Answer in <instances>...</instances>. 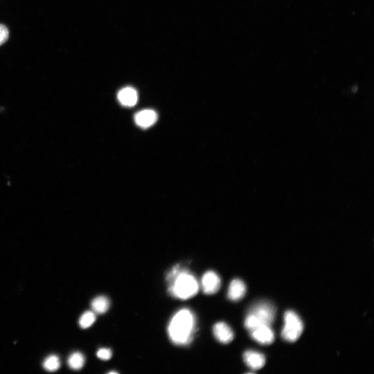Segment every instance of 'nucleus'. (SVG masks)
<instances>
[{
  "instance_id": "obj_1",
  "label": "nucleus",
  "mask_w": 374,
  "mask_h": 374,
  "mask_svg": "<svg viewBox=\"0 0 374 374\" xmlns=\"http://www.w3.org/2000/svg\"><path fill=\"white\" fill-rule=\"evenodd\" d=\"M166 279L169 284L168 291L175 298L188 299L197 295L199 291L197 279L188 271L182 269L179 264L173 267Z\"/></svg>"
},
{
  "instance_id": "obj_2",
  "label": "nucleus",
  "mask_w": 374,
  "mask_h": 374,
  "mask_svg": "<svg viewBox=\"0 0 374 374\" xmlns=\"http://www.w3.org/2000/svg\"><path fill=\"white\" fill-rule=\"evenodd\" d=\"M195 330V318L187 309L178 311L172 317L168 332L170 340L179 346L188 345L192 341Z\"/></svg>"
},
{
  "instance_id": "obj_3",
  "label": "nucleus",
  "mask_w": 374,
  "mask_h": 374,
  "mask_svg": "<svg viewBox=\"0 0 374 374\" xmlns=\"http://www.w3.org/2000/svg\"><path fill=\"white\" fill-rule=\"evenodd\" d=\"M275 313L274 307L269 302H258L249 309L245 320V327L251 331L260 326H270L274 320Z\"/></svg>"
},
{
  "instance_id": "obj_4",
  "label": "nucleus",
  "mask_w": 374,
  "mask_h": 374,
  "mask_svg": "<svg viewBox=\"0 0 374 374\" xmlns=\"http://www.w3.org/2000/svg\"><path fill=\"white\" fill-rule=\"evenodd\" d=\"M285 325L282 331L284 340L293 343L297 341L303 332L304 326L299 316L293 311L284 314Z\"/></svg>"
},
{
  "instance_id": "obj_5",
  "label": "nucleus",
  "mask_w": 374,
  "mask_h": 374,
  "mask_svg": "<svg viewBox=\"0 0 374 374\" xmlns=\"http://www.w3.org/2000/svg\"><path fill=\"white\" fill-rule=\"evenodd\" d=\"M201 283L204 293L212 295L217 293L220 289L221 280L215 272L209 271L203 275Z\"/></svg>"
},
{
  "instance_id": "obj_6",
  "label": "nucleus",
  "mask_w": 374,
  "mask_h": 374,
  "mask_svg": "<svg viewBox=\"0 0 374 374\" xmlns=\"http://www.w3.org/2000/svg\"><path fill=\"white\" fill-rule=\"evenodd\" d=\"M157 113L152 110L141 111L134 116V120L137 126L142 129H148L154 125L157 120Z\"/></svg>"
},
{
  "instance_id": "obj_7",
  "label": "nucleus",
  "mask_w": 374,
  "mask_h": 374,
  "mask_svg": "<svg viewBox=\"0 0 374 374\" xmlns=\"http://www.w3.org/2000/svg\"><path fill=\"white\" fill-rule=\"evenodd\" d=\"M250 332L253 339L261 345H270L274 342V333L270 326H260Z\"/></svg>"
},
{
  "instance_id": "obj_8",
  "label": "nucleus",
  "mask_w": 374,
  "mask_h": 374,
  "mask_svg": "<svg viewBox=\"0 0 374 374\" xmlns=\"http://www.w3.org/2000/svg\"><path fill=\"white\" fill-rule=\"evenodd\" d=\"M118 99L120 103L126 108H132L138 101V93L132 87H126L121 89L118 93Z\"/></svg>"
},
{
  "instance_id": "obj_9",
  "label": "nucleus",
  "mask_w": 374,
  "mask_h": 374,
  "mask_svg": "<svg viewBox=\"0 0 374 374\" xmlns=\"http://www.w3.org/2000/svg\"><path fill=\"white\" fill-rule=\"evenodd\" d=\"M213 333L217 339L224 344H227L232 342L234 338L233 330L224 323H219L216 324L213 327Z\"/></svg>"
},
{
  "instance_id": "obj_10",
  "label": "nucleus",
  "mask_w": 374,
  "mask_h": 374,
  "mask_svg": "<svg viewBox=\"0 0 374 374\" xmlns=\"http://www.w3.org/2000/svg\"><path fill=\"white\" fill-rule=\"evenodd\" d=\"M243 359L246 364L253 370L261 369L265 363V359L262 354L252 350L244 352Z\"/></svg>"
},
{
  "instance_id": "obj_11",
  "label": "nucleus",
  "mask_w": 374,
  "mask_h": 374,
  "mask_svg": "<svg viewBox=\"0 0 374 374\" xmlns=\"http://www.w3.org/2000/svg\"><path fill=\"white\" fill-rule=\"evenodd\" d=\"M246 286L244 282L240 279H235L231 282L228 292V298L234 301L242 299L245 295Z\"/></svg>"
},
{
  "instance_id": "obj_12",
  "label": "nucleus",
  "mask_w": 374,
  "mask_h": 374,
  "mask_svg": "<svg viewBox=\"0 0 374 374\" xmlns=\"http://www.w3.org/2000/svg\"><path fill=\"white\" fill-rule=\"evenodd\" d=\"M110 306V300L105 296H98L92 301L91 307L95 313L103 314L108 311Z\"/></svg>"
},
{
  "instance_id": "obj_13",
  "label": "nucleus",
  "mask_w": 374,
  "mask_h": 374,
  "mask_svg": "<svg viewBox=\"0 0 374 374\" xmlns=\"http://www.w3.org/2000/svg\"><path fill=\"white\" fill-rule=\"evenodd\" d=\"M85 358L80 352H76L70 355L68 359L69 366L74 370H79L84 366Z\"/></svg>"
},
{
  "instance_id": "obj_14",
  "label": "nucleus",
  "mask_w": 374,
  "mask_h": 374,
  "mask_svg": "<svg viewBox=\"0 0 374 374\" xmlns=\"http://www.w3.org/2000/svg\"><path fill=\"white\" fill-rule=\"evenodd\" d=\"M96 316L92 311H86L80 317L79 325L82 329H87L91 327L95 322Z\"/></svg>"
},
{
  "instance_id": "obj_15",
  "label": "nucleus",
  "mask_w": 374,
  "mask_h": 374,
  "mask_svg": "<svg viewBox=\"0 0 374 374\" xmlns=\"http://www.w3.org/2000/svg\"><path fill=\"white\" fill-rule=\"evenodd\" d=\"M43 367L49 371H55L59 369L61 362L59 358L56 355H51L43 362Z\"/></svg>"
},
{
  "instance_id": "obj_16",
  "label": "nucleus",
  "mask_w": 374,
  "mask_h": 374,
  "mask_svg": "<svg viewBox=\"0 0 374 374\" xmlns=\"http://www.w3.org/2000/svg\"><path fill=\"white\" fill-rule=\"evenodd\" d=\"M97 356L101 360H109L112 357V351L110 349L101 348L97 351Z\"/></svg>"
},
{
  "instance_id": "obj_17",
  "label": "nucleus",
  "mask_w": 374,
  "mask_h": 374,
  "mask_svg": "<svg viewBox=\"0 0 374 374\" xmlns=\"http://www.w3.org/2000/svg\"><path fill=\"white\" fill-rule=\"evenodd\" d=\"M9 32L4 25L0 24V45L4 44L8 40Z\"/></svg>"
},
{
  "instance_id": "obj_18",
  "label": "nucleus",
  "mask_w": 374,
  "mask_h": 374,
  "mask_svg": "<svg viewBox=\"0 0 374 374\" xmlns=\"http://www.w3.org/2000/svg\"><path fill=\"white\" fill-rule=\"evenodd\" d=\"M116 373L117 372H114V371H112V372H110V373Z\"/></svg>"
}]
</instances>
